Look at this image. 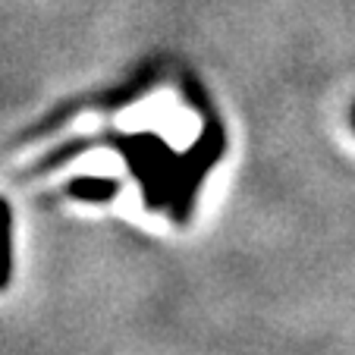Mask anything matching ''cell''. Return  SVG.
I'll return each instance as SVG.
<instances>
[{
    "mask_svg": "<svg viewBox=\"0 0 355 355\" xmlns=\"http://www.w3.org/2000/svg\"><path fill=\"white\" fill-rule=\"evenodd\" d=\"M352 123H355V110H352Z\"/></svg>",
    "mask_w": 355,
    "mask_h": 355,
    "instance_id": "cell-1",
    "label": "cell"
}]
</instances>
